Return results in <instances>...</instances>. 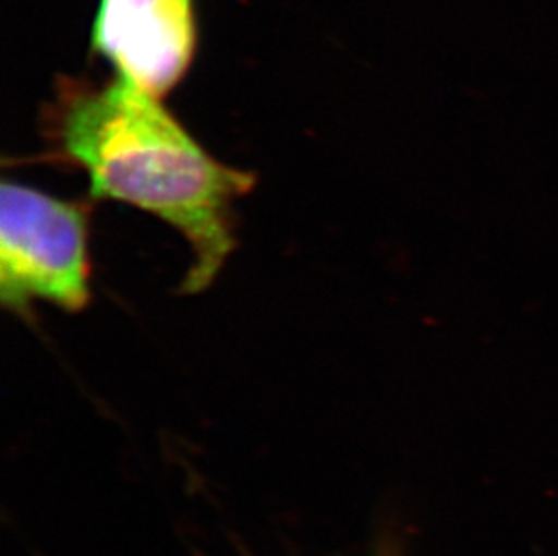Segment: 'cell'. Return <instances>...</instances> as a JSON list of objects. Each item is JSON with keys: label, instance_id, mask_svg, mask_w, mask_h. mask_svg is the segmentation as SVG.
Here are the masks:
<instances>
[{"label": "cell", "instance_id": "obj_1", "mask_svg": "<svg viewBox=\"0 0 558 556\" xmlns=\"http://www.w3.org/2000/svg\"><path fill=\"white\" fill-rule=\"evenodd\" d=\"M51 164L89 178V195L153 214L180 231L192 266L181 291L201 293L238 246L235 205L255 173L217 161L156 96L120 78L62 80L46 114Z\"/></svg>", "mask_w": 558, "mask_h": 556}, {"label": "cell", "instance_id": "obj_2", "mask_svg": "<svg viewBox=\"0 0 558 556\" xmlns=\"http://www.w3.org/2000/svg\"><path fill=\"white\" fill-rule=\"evenodd\" d=\"M90 203L27 184L0 189V300L29 321L37 302L78 313L93 297Z\"/></svg>", "mask_w": 558, "mask_h": 556}, {"label": "cell", "instance_id": "obj_3", "mask_svg": "<svg viewBox=\"0 0 558 556\" xmlns=\"http://www.w3.org/2000/svg\"><path fill=\"white\" fill-rule=\"evenodd\" d=\"M90 44L117 76L161 100L194 60V0H100Z\"/></svg>", "mask_w": 558, "mask_h": 556}]
</instances>
